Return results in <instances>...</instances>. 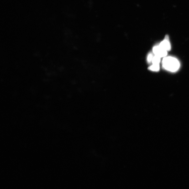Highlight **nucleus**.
Returning <instances> with one entry per match:
<instances>
[{
    "instance_id": "1",
    "label": "nucleus",
    "mask_w": 189,
    "mask_h": 189,
    "mask_svg": "<svg viewBox=\"0 0 189 189\" xmlns=\"http://www.w3.org/2000/svg\"><path fill=\"white\" fill-rule=\"evenodd\" d=\"M162 64L165 70L172 72L178 71L180 67V63L178 60L171 56L164 57Z\"/></svg>"
},
{
    "instance_id": "2",
    "label": "nucleus",
    "mask_w": 189,
    "mask_h": 189,
    "mask_svg": "<svg viewBox=\"0 0 189 189\" xmlns=\"http://www.w3.org/2000/svg\"><path fill=\"white\" fill-rule=\"evenodd\" d=\"M153 52L155 55L160 58L165 57L167 54V51L164 50L159 46L153 48Z\"/></svg>"
},
{
    "instance_id": "3",
    "label": "nucleus",
    "mask_w": 189,
    "mask_h": 189,
    "mask_svg": "<svg viewBox=\"0 0 189 189\" xmlns=\"http://www.w3.org/2000/svg\"><path fill=\"white\" fill-rule=\"evenodd\" d=\"M159 46L166 51H169L171 49V44L169 35L166 34L162 41L160 42Z\"/></svg>"
},
{
    "instance_id": "4",
    "label": "nucleus",
    "mask_w": 189,
    "mask_h": 189,
    "mask_svg": "<svg viewBox=\"0 0 189 189\" xmlns=\"http://www.w3.org/2000/svg\"><path fill=\"white\" fill-rule=\"evenodd\" d=\"M149 70L152 71H158L160 70V65H155L153 64L152 65L150 66L149 68Z\"/></svg>"
},
{
    "instance_id": "5",
    "label": "nucleus",
    "mask_w": 189,
    "mask_h": 189,
    "mask_svg": "<svg viewBox=\"0 0 189 189\" xmlns=\"http://www.w3.org/2000/svg\"><path fill=\"white\" fill-rule=\"evenodd\" d=\"M161 61V58L155 55L153 57L152 62L153 64L159 65Z\"/></svg>"
},
{
    "instance_id": "6",
    "label": "nucleus",
    "mask_w": 189,
    "mask_h": 189,
    "mask_svg": "<svg viewBox=\"0 0 189 189\" xmlns=\"http://www.w3.org/2000/svg\"><path fill=\"white\" fill-rule=\"evenodd\" d=\"M154 55H153L152 53H149L147 57V61L149 63L152 62V60L154 57Z\"/></svg>"
}]
</instances>
